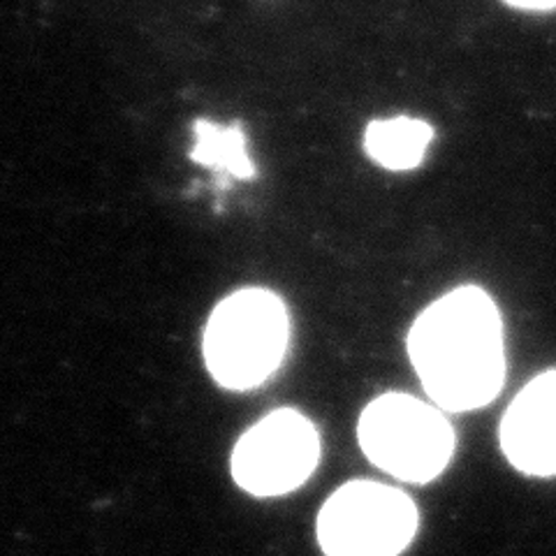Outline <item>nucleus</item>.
<instances>
[{
  "label": "nucleus",
  "mask_w": 556,
  "mask_h": 556,
  "mask_svg": "<svg viewBox=\"0 0 556 556\" xmlns=\"http://www.w3.org/2000/svg\"><path fill=\"white\" fill-rule=\"evenodd\" d=\"M408 355L439 408L459 413L486 406L506 378L496 304L476 286L447 292L410 327Z\"/></svg>",
  "instance_id": "f257e3e1"
},
{
  "label": "nucleus",
  "mask_w": 556,
  "mask_h": 556,
  "mask_svg": "<svg viewBox=\"0 0 556 556\" xmlns=\"http://www.w3.org/2000/svg\"><path fill=\"white\" fill-rule=\"evenodd\" d=\"M288 311L269 290L249 288L223 300L204 329V362L218 386L251 390L281 364Z\"/></svg>",
  "instance_id": "f03ea898"
},
{
  "label": "nucleus",
  "mask_w": 556,
  "mask_h": 556,
  "mask_svg": "<svg viewBox=\"0 0 556 556\" xmlns=\"http://www.w3.org/2000/svg\"><path fill=\"white\" fill-rule=\"evenodd\" d=\"M359 445L378 468L406 482H429L443 473L455 431L445 415L408 394H382L359 420Z\"/></svg>",
  "instance_id": "7ed1b4c3"
},
{
  "label": "nucleus",
  "mask_w": 556,
  "mask_h": 556,
  "mask_svg": "<svg viewBox=\"0 0 556 556\" xmlns=\"http://www.w3.org/2000/svg\"><path fill=\"white\" fill-rule=\"evenodd\" d=\"M417 510L394 486L348 482L325 503L318 541L327 556H396L415 535Z\"/></svg>",
  "instance_id": "20e7f679"
},
{
  "label": "nucleus",
  "mask_w": 556,
  "mask_h": 556,
  "mask_svg": "<svg viewBox=\"0 0 556 556\" xmlns=\"http://www.w3.org/2000/svg\"><path fill=\"white\" fill-rule=\"evenodd\" d=\"M318 431L298 410H276L239 439L232 476L255 496H278L298 490L316 471Z\"/></svg>",
  "instance_id": "39448f33"
},
{
  "label": "nucleus",
  "mask_w": 556,
  "mask_h": 556,
  "mask_svg": "<svg viewBox=\"0 0 556 556\" xmlns=\"http://www.w3.org/2000/svg\"><path fill=\"white\" fill-rule=\"evenodd\" d=\"M501 447L521 473L556 476V371L521 390L501 420Z\"/></svg>",
  "instance_id": "423d86ee"
},
{
  "label": "nucleus",
  "mask_w": 556,
  "mask_h": 556,
  "mask_svg": "<svg viewBox=\"0 0 556 556\" xmlns=\"http://www.w3.org/2000/svg\"><path fill=\"white\" fill-rule=\"evenodd\" d=\"M433 130L420 118L396 116L374 121L364 135V149L369 159L388 169H413L425 161Z\"/></svg>",
  "instance_id": "0eeeda50"
},
{
  "label": "nucleus",
  "mask_w": 556,
  "mask_h": 556,
  "mask_svg": "<svg viewBox=\"0 0 556 556\" xmlns=\"http://www.w3.org/2000/svg\"><path fill=\"white\" fill-rule=\"evenodd\" d=\"M195 163L230 174L237 179H251L255 167L247 153V139L239 124L216 126L212 121H198L195 124V147L190 151Z\"/></svg>",
  "instance_id": "6e6552de"
},
{
  "label": "nucleus",
  "mask_w": 556,
  "mask_h": 556,
  "mask_svg": "<svg viewBox=\"0 0 556 556\" xmlns=\"http://www.w3.org/2000/svg\"><path fill=\"white\" fill-rule=\"evenodd\" d=\"M510 5L527 8V10H549L556 8V0H508Z\"/></svg>",
  "instance_id": "1a4fd4ad"
}]
</instances>
